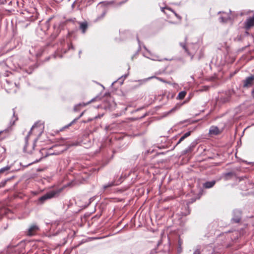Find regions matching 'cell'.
Instances as JSON below:
<instances>
[{
    "label": "cell",
    "mask_w": 254,
    "mask_h": 254,
    "mask_svg": "<svg viewBox=\"0 0 254 254\" xmlns=\"http://www.w3.org/2000/svg\"><path fill=\"white\" fill-rule=\"evenodd\" d=\"M254 80V77H250L248 78L245 80V82L244 83V86L245 87H249L250 86H251L252 84V83L253 82Z\"/></svg>",
    "instance_id": "obj_1"
},
{
    "label": "cell",
    "mask_w": 254,
    "mask_h": 254,
    "mask_svg": "<svg viewBox=\"0 0 254 254\" xmlns=\"http://www.w3.org/2000/svg\"><path fill=\"white\" fill-rule=\"evenodd\" d=\"M254 26V16L248 19L246 23V27L249 28Z\"/></svg>",
    "instance_id": "obj_2"
},
{
    "label": "cell",
    "mask_w": 254,
    "mask_h": 254,
    "mask_svg": "<svg viewBox=\"0 0 254 254\" xmlns=\"http://www.w3.org/2000/svg\"><path fill=\"white\" fill-rule=\"evenodd\" d=\"M219 133V131L218 128L216 127H211L209 130V134H217Z\"/></svg>",
    "instance_id": "obj_3"
},
{
    "label": "cell",
    "mask_w": 254,
    "mask_h": 254,
    "mask_svg": "<svg viewBox=\"0 0 254 254\" xmlns=\"http://www.w3.org/2000/svg\"><path fill=\"white\" fill-rule=\"evenodd\" d=\"M215 184V182H208L205 184V187L206 188H210L213 187Z\"/></svg>",
    "instance_id": "obj_4"
},
{
    "label": "cell",
    "mask_w": 254,
    "mask_h": 254,
    "mask_svg": "<svg viewBox=\"0 0 254 254\" xmlns=\"http://www.w3.org/2000/svg\"><path fill=\"white\" fill-rule=\"evenodd\" d=\"M36 228H37L36 226L31 227V228L29 230L28 234L29 235H32V234H33L34 231H35V230H36Z\"/></svg>",
    "instance_id": "obj_5"
},
{
    "label": "cell",
    "mask_w": 254,
    "mask_h": 254,
    "mask_svg": "<svg viewBox=\"0 0 254 254\" xmlns=\"http://www.w3.org/2000/svg\"><path fill=\"white\" fill-rule=\"evenodd\" d=\"M252 94H253V95L254 96V88L253 89V90H252Z\"/></svg>",
    "instance_id": "obj_6"
}]
</instances>
